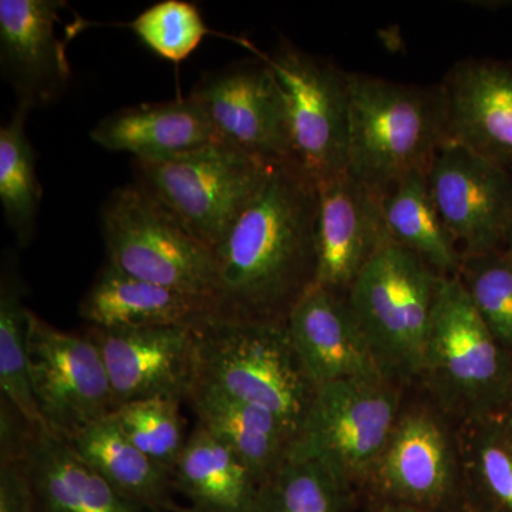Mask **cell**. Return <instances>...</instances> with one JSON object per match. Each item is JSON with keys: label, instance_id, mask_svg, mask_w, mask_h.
<instances>
[{"label": "cell", "instance_id": "cell-12", "mask_svg": "<svg viewBox=\"0 0 512 512\" xmlns=\"http://www.w3.org/2000/svg\"><path fill=\"white\" fill-rule=\"evenodd\" d=\"M191 96L210 117L218 140L268 165L291 164L284 90L261 57L208 74Z\"/></svg>", "mask_w": 512, "mask_h": 512}, {"label": "cell", "instance_id": "cell-38", "mask_svg": "<svg viewBox=\"0 0 512 512\" xmlns=\"http://www.w3.org/2000/svg\"><path fill=\"white\" fill-rule=\"evenodd\" d=\"M178 512H207V511L198 510V508H194V507H188V508H180V510H178Z\"/></svg>", "mask_w": 512, "mask_h": 512}, {"label": "cell", "instance_id": "cell-14", "mask_svg": "<svg viewBox=\"0 0 512 512\" xmlns=\"http://www.w3.org/2000/svg\"><path fill=\"white\" fill-rule=\"evenodd\" d=\"M109 375L114 402H187L198 379L197 332L184 326L100 329L90 326Z\"/></svg>", "mask_w": 512, "mask_h": 512}, {"label": "cell", "instance_id": "cell-19", "mask_svg": "<svg viewBox=\"0 0 512 512\" xmlns=\"http://www.w3.org/2000/svg\"><path fill=\"white\" fill-rule=\"evenodd\" d=\"M79 316L93 328H198L215 316L210 299L151 284L106 264L79 305Z\"/></svg>", "mask_w": 512, "mask_h": 512}, {"label": "cell", "instance_id": "cell-4", "mask_svg": "<svg viewBox=\"0 0 512 512\" xmlns=\"http://www.w3.org/2000/svg\"><path fill=\"white\" fill-rule=\"evenodd\" d=\"M195 332L198 379L274 414L295 440L318 386L303 366L288 323L211 318Z\"/></svg>", "mask_w": 512, "mask_h": 512}, {"label": "cell", "instance_id": "cell-15", "mask_svg": "<svg viewBox=\"0 0 512 512\" xmlns=\"http://www.w3.org/2000/svg\"><path fill=\"white\" fill-rule=\"evenodd\" d=\"M446 144H456L512 174V62L470 57L439 83Z\"/></svg>", "mask_w": 512, "mask_h": 512}, {"label": "cell", "instance_id": "cell-5", "mask_svg": "<svg viewBox=\"0 0 512 512\" xmlns=\"http://www.w3.org/2000/svg\"><path fill=\"white\" fill-rule=\"evenodd\" d=\"M444 279L419 255L392 242L346 296L383 376L403 389L419 383Z\"/></svg>", "mask_w": 512, "mask_h": 512}, {"label": "cell", "instance_id": "cell-25", "mask_svg": "<svg viewBox=\"0 0 512 512\" xmlns=\"http://www.w3.org/2000/svg\"><path fill=\"white\" fill-rule=\"evenodd\" d=\"M384 217L394 244L409 249L446 278H456L463 254L431 194L427 173H413L383 197Z\"/></svg>", "mask_w": 512, "mask_h": 512}, {"label": "cell", "instance_id": "cell-31", "mask_svg": "<svg viewBox=\"0 0 512 512\" xmlns=\"http://www.w3.org/2000/svg\"><path fill=\"white\" fill-rule=\"evenodd\" d=\"M181 403L174 399L140 400L123 404L113 412L128 439L171 474L188 440Z\"/></svg>", "mask_w": 512, "mask_h": 512}, {"label": "cell", "instance_id": "cell-36", "mask_svg": "<svg viewBox=\"0 0 512 512\" xmlns=\"http://www.w3.org/2000/svg\"><path fill=\"white\" fill-rule=\"evenodd\" d=\"M498 419L501 420V423H503L505 430H507L508 434H510V436L512 437V394L511 399L508 400L507 406H505L503 413H501L500 416H498Z\"/></svg>", "mask_w": 512, "mask_h": 512}, {"label": "cell", "instance_id": "cell-18", "mask_svg": "<svg viewBox=\"0 0 512 512\" xmlns=\"http://www.w3.org/2000/svg\"><path fill=\"white\" fill-rule=\"evenodd\" d=\"M286 323L316 386L340 380H387L346 296L315 285Z\"/></svg>", "mask_w": 512, "mask_h": 512}, {"label": "cell", "instance_id": "cell-33", "mask_svg": "<svg viewBox=\"0 0 512 512\" xmlns=\"http://www.w3.org/2000/svg\"><path fill=\"white\" fill-rule=\"evenodd\" d=\"M0 512H40L22 461H0Z\"/></svg>", "mask_w": 512, "mask_h": 512}, {"label": "cell", "instance_id": "cell-17", "mask_svg": "<svg viewBox=\"0 0 512 512\" xmlns=\"http://www.w3.org/2000/svg\"><path fill=\"white\" fill-rule=\"evenodd\" d=\"M63 0H0V62L29 110L62 96L70 80L66 45L56 35Z\"/></svg>", "mask_w": 512, "mask_h": 512}, {"label": "cell", "instance_id": "cell-20", "mask_svg": "<svg viewBox=\"0 0 512 512\" xmlns=\"http://www.w3.org/2000/svg\"><path fill=\"white\" fill-rule=\"evenodd\" d=\"M90 137L106 150L133 154L134 160H163L218 140L210 117L191 94L114 111Z\"/></svg>", "mask_w": 512, "mask_h": 512}, {"label": "cell", "instance_id": "cell-13", "mask_svg": "<svg viewBox=\"0 0 512 512\" xmlns=\"http://www.w3.org/2000/svg\"><path fill=\"white\" fill-rule=\"evenodd\" d=\"M427 178L463 258L504 248L512 222L511 173L466 148L444 144Z\"/></svg>", "mask_w": 512, "mask_h": 512}, {"label": "cell", "instance_id": "cell-1", "mask_svg": "<svg viewBox=\"0 0 512 512\" xmlns=\"http://www.w3.org/2000/svg\"><path fill=\"white\" fill-rule=\"evenodd\" d=\"M318 185L289 164L264 185L214 251L215 316L288 322L318 276Z\"/></svg>", "mask_w": 512, "mask_h": 512}, {"label": "cell", "instance_id": "cell-24", "mask_svg": "<svg viewBox=\"0 0 512 512\" xmlns=\"http://www.w3.org/2000/svg\"><path fill=\"white\" fill-rule=\"evenodd\" d=\"M74 451L128 500L151 512H178L173 476L151 460L120 429L113 414L67 440Z\"/></svg>", "mask_w": 512, "mask_h": 512}, {"label": "cell", "instance_id": "cell-2", "mask_svg": "<svg viewBox=\"0 0 512 512\" xmlns=\"http://www.w3.org/2000/svg\"><path fill=\"white\" fill-rule=\"evenodd\" d=\"M348 173L387 194L413 173H429L446 144L439 84L417 86L349 72Z\"/></svg>", "mask_w": 512, "mask_h": 512}, {"label": "cell", "instance_id": "cell-3", "mask_svg": "<svg viewBox=\"0 0 512 512\" xmlns=\"http://www.w3.org/2000/svg\"><path fill=\"white\" fill-rule=\"evenodd\" d=\"M419 383L456 426L500 416L511 399L512 353L494 338L458 276L441 286Z\"/></svg>", "mask_w": 512, "mask_h": 512}, {"label": "cell", "instance_id": "cell-32", "mask_svg": "<svg viewBox=\"0 0 512 512\" xmlns=\"http://www.w3.org/2000/svg\"><path fill=\"white\" fill-rule=\"evenodd\" d=\"M138 39L158 56L180 63L210 35L200 9L184 0H163L141 12L131 22Z\"/></svg>", "mask_w": 512, "mask_h": 512}, {"label": "cell", "instance_id": "cell-8", "mask_svg": "<svg viewBox=\"0 0 512 512\" xmlns=\"http://www.w3.org/2000/svg\"><path fill=\"white\" fill-rule=\"evenodd\" d=\"M107 264L124 274L214 302V252L141 185L111 192L101 210ZM215 305V302H214Z\"/></svg>", "mask_w": 512, "mask_h": 512}, {"label": "cell", "instance_id": "cell-27", "mask_svg": "<svg viewBox=\"0 0 512 512\" xmlns=\"http://www.w3.org/2000/svg\"><path fill=\"white\" fill-rule=\"evenodd\" d=\"M15 255L3 258L0 279V396L36 429L46 430L33 393L29 360V308Z\"/></svg>", "mask_w": 512, "mask_h": 512}, {"label": "cell", "instance_id": "cell-34", "mask_svg": "<svg viewBox=\"0 0 512 512\" xmlns=\"http://www.w3.org/2000/svg\"><path fill=\"white\" fill-rule=\"evenodd\" d=\"M36 427L0 396V461H22Z\"/></svg>", "mask_w": 512, "mask_h": 512}, {"label": "cell", "instance_id": "cell-16", "mask_svg": "<svg viewBox=\"0 0 512 512\" xmlns=\"http://www.w3.org/2000/svg\"><path fill=\"white\" fill-rule=\"evenodd\" d=\"M316 285L348 296L360 272L392 244L383 197L348 171L320 184Z\"/></svg>", "mask_w": 512, "mask_h": 512}, {"label": "cell", "instance_id": "cell-22", "mask_svg": "<svg viewBox=\"0 0 512 512\" xmlns=\"http://www.w3.org/2000/svg\"><path fill=\"white\" fill-rule=\"evenodd\" d=\"M187 403L197 424L224 441L264 483L286 458L293 444L291 431L274 414L197 379Z\"/></svg>", "mask_w": 512, "mask_h": 512}, {"label": "cell", "instance_id": "cell-7", "mask_svg": "<svg viewBox=\"0 0 512 512\" xmlns=\"http://www.w3.org/2000/svg\"><path fill=\"white\" fill-rule=\"evenodd\" d=\"M403 394L384 379L319 386L289 457L319 464L355 494L365 491L402 412Z\"/></svg>", "mask_w": 512, "mask_h": 512}, {"label": "cell", "instance_id": "cell-29", "mask_svg": "<svg viewBox=\"0 0 512 512\" xmlns=\"http://www.w3.org/2000/svg\"><path fill=\"white\" fill-rule=\"evenodd\" d=\"M355 497L319 464L288 457L259 487L254 512H350Z\"/></svg>", "mask_w": 512, "mask_h": 512}, {"label": "cell", "instance_id": "cell-23", "mask_svg": "<svg viewBox=\"0 0 512 512\" xmlns=\"http://www.w3.org/2000/svg\"><path fill=\"white\" fill-rule=\"evenodd\" d=\"M174 491L207 512H254L258 478L241 457L197 424L175 464Z\"/></svg>", "mask_w": 512, "mask_h": 512}, {"label": "cell", "instance_id": "cell-37", "mask_svg": "<svg viewBox=\"0 0 512 512\" xmlns=\"http://www.w3.org/2000/svg\"><path fill=\"white\" fill-rule=\"evenodd\" d=\"M504 248L507 249L508 254L512 256V222L510 229H508L507 237H505Z\"/></svg>", "mask_w": 512, "mask_h": 512}, {"label": "cell", "instance_id": "cell-30", "mask_svg": "<svg viewBox=\"0 0 512 512\" xmlns=\"http://www.w3.org/2000/svg\"><path fill=\"white\" fill-rule=\"evenodd\" d=\"M458 278L494 338L512 353V256L507 249L464 256Z\"/></svg>", "mask_w": 512, "mask_h": 512}, {"label": "cell", "instance_id": "cell-6", "mask_svg": "<svg viewBox=\"0 0 512 512\" xmlns=\"http://www.w3.org/2000/svg\"><path fill=\"white\" fill-rule=\"evenodd\" d=\"M133 165L136 183L212 252L272 168L220 140L163 160H134Z\"/></svg>", "mask_w": 512, "mask_h": 512}, {"label": "cell", "instance_id": "cell-11", "mask_svg": "<svg viewBox=\"0 0 512 512\" xmlns=\"http://www.w3.org/2000/svg\"><path fill=\"white\" fill-rule=\"evenodd\" d=\"M33 393L46 430L62 439L116 410L103 357L87 335L63 332L29 309Z\"/></svg>", "mask_w": 512, "mask_h": 512}, {"label": "cell", "instance_id": "cell-21", "mask_svg": "<svg viewBox=\"0 0 512 512\" xmlns=\"http://www.w3.org/2000/svg\"><path fill=\"white\" fill-rule=\"evenodd\" d=\"M40 512H151L128 500L66 439L36 429L23 458Z\"/></svg>", "mask_w": 512, "mask_h": 512}, {"label": "cell", "instance_id": "cell-35", "mask_svg": "<svg viewBox=\"0 0 512 512\" xmlns=\"http://www.w3.org/2000/svg\"><path fill=\"white\" fill-rule=\"evenodd\" d=\"M370 512H427L417 510V508L406 507V505H397L389 503H373Z\"/></svg>", "mask_w": 512, "mask_h": 512}, {"label": "cell", "instance_id": "cell-10", "mask_svg": "<svg viewBox=\"0 0 512 512\" xmlns=\"http://www.w3.org/2000/svg\"><path fill=\"white\" fill-rule=\"evenodd\" d=\"M365 491L372 503L427 512H463L456 424L427 399L403 404Z\"/></svg>", "mask_w": 512, "mask_h": 512}, {"label": "cell", "instance_id": "cell-28", "mask_svg": "<svg viewBox=\"0 0 512 512\" xmlns=\"http://www.w3.org/2000/svg\"><path fill=\"white\" fill-rule=\"evenodd\" d=\"M29 111L18 104L8 123L0 128V202L19 247H28L32 241L42 200L35 151L26 134Z\"/></svg>", "mask_w": 512, "mask_h": 512}, {"label": "cell", "instance_id": "cell-9", "mask_svg": "<svg viewBox=\"0 0 512 512\" xmlns=\"http://www.w3.org/2000/svg\"><path fill=\"white\" fill-rule=\"evenodd\" d=\"M259 57L284 90L291 124L292 167L319 185L348 171L349 72L282 39Z\"/></svg>", "mask_w": 512, "mask_h": 512}, {"label": "cell", "instance_id": "cell-26", "mask_svg": "<svg viewBox=\"0 0 512 512\" xmlns=\"http://www.w3.org/2000/svg\"><path fill=\"white\" fill-rule=\"evenodd\" d=\"M463 512H512V437L497 417L457 424Z\"/></svg>", "mask_w": 512, "mask_h": 512}]
</instances>
